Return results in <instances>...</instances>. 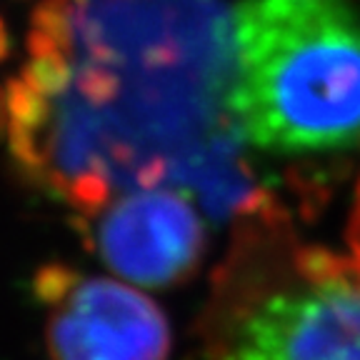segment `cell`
<instances>
[{"instance_id": "6", "label": "cell", "mask_w": 360, "mask_h": 360, "mask_svg": "<svg viewBox=\"0 0 360 360\" xmlns=\"http://www.w3.org/2000/svg\"><path fill=\"white\" fill-rule=\"evenodd\" d=\"M348 245H350V260L358 268L360 273V186H358V195H355V205L353 213H350V225H348Z\"/></svg>"}, {"instance_id": "5", "label": "cell", "mask_w": 360, "mask_h": 360, "mask_svg": "<svg viewBox=\"0 0 360 360\" xmlns=\"http://www.w3.org/2000/svg\"><path fill=\"white\" fill-rule=\"evenodd\" d=\"M51 360H168L170 328L148 295L108 278H80L51 303Z\"/></svg>"}, {"instance_id": "2", "label": "cell", "mask_w": 360, "mask_h": 360, "mask_svg": "<svg viewBox=\"0 0 360 360\" xmlns=\"http://www.w3.org/2000/svg\"><path fill=\"white\" fill-rule=\"evenodd\" d=\"M233 112L268 153L360 143V15L348 0H240Z\"/></svg>"}, {"instance_id": "3", "label": "cell", "mask_w": 360, "mask_h": 360, "mask_svg": "<svg viewBox=\"0 0 360 360\" xmlns=\"http://www.w3.org/2000/svg\"><path fill=\"white\" fill-rule=\"evenodd\" d=\"M210 360H360V273L263 215L220 270L205 315Z\"/></svg>"}, {"instance_id": "1", "label": "cell", "mask_w": 360, "mask_h": 360, "mask_svg": "<svg viewBox=\"0 0 360 360\" xmlns=\"http://www.w3.org/2000/svg\"><path fill=\"white\" fill-rule=\"evenodd\" d=\"M233 0H40L8 85L13 158L80 218L146 188L191 193L215 220L263 193L233 112Z\"/></svg>"}, {"instance_id": "4", "label": "cell", "mask_w": 360, "mask_h": 360, "mask_svg": "<svg viewBox=\"0 0 360 360\" xmlns=\"http://www.w3.org/2000/svg\"><path fill=\"white\" fill-rule=\"evenodd\" d=\"M80 220L98 258L115 276L143 288L188 281L205 250L200 215L175 188L123 193Z\"/></svg>"}]
</instances>
